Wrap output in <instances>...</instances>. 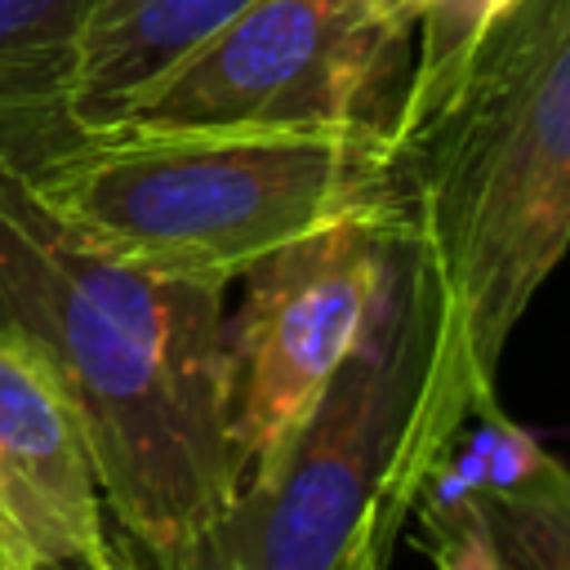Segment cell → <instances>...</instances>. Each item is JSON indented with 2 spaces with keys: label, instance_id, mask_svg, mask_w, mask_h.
<instances>
[{
  "label": "cell",
  "instance_id": "cell-1",
  "mask_svg": "<svg viewBox=\"0 0 570 570\" xmlns=\"http://www.w3.org/2000/svg\"><path fill=\"white\" fill-rule=\"evenodd\" d=\"M387 142L432 316L383 494L392 552L423 476L494 401L503 347L570 249V0H512L432 116Z\"/></svg>",
  "mask_w": 570,
  "mask_h": 570
},
{
  "label": "cell",
  "instance_id": "cell-2",
  "mask_svg": "<svg viewBox=\"0 0 570 570\" xmlns=\"http://www.w3.org/2000/svg\"><path fill=\"white\" fill-rule=\"evenodd\" d=\"M218 285L156 276L80 240L0 160V330L62 383L107 499L151 570H183L240 485Z\"/></svg>",
  "mask_w": 570,
  "mask_h": 570
},
{
  "label": "cell",
  "instance_id": "cell-3",
  "mask_svg": "<svg viewBox=\"0 0 570 570\" xmlns=\"http://www.w3.org/2000/svg\"><path fill=\"white\" fill-rule=\"evenodd\" d=\"M27 178L94 249L218 289L338 218L401 209L392 142L361 129H94Z\"/></svg>",
  "mask_w": 570,
  "mask_h": 570
},
{
  "label": "cell",
  "instance_id": "cell-4",
  "mask_svg": "<svg viewBox=\"0 0 570 570\" xmlns=\"http://www.w3.org/2000/svg\"><path fill=\"white\" fill-rule=\"evenodd\" d=\"M428 352L432 316L405 227L361 343L312 414L240 476L183 570H387L383 494Z\"/></svg>",
  "mask_w": 570,
  "mask_h": 570
},
{
  "label": "cell",
  "instance_id": "cell-5",
  "mask_svg": "<svg viewBox=\"0 0 570 570\" xmlns=\"http://www.w3.org/2000/svg\"><path fill=\"white\" fill-rule=\"evenodd\" d=\"M410 31L365 0H258L151 85L111 129L392 134Z\"/></svg>",
  "mask_w": 570,
  "mask_h": 570
},
{
  "label": "cell",
  "instance_id": "cell-6",
  "mask_svg": "<svg viewBox=\"0 0 570 570\" xmlns=\"http://www.w3.org/2000/svg\"><path fill=\"white\" fill-rule=\"evenodd\" d=\"M401 232V209L352 214L240 276L245 303L223 321L227 432L240 476L312 414L361 343Z\"/></svg>",
  "mask_w": 570,
  "mask_h": 570
},
{
  "label": "cell",
  "instance_id": "cell-7",
  "mask_svg": "<svg viewBox=\"0 0 570 570\" xmlns=\"http://www.w3.org/2000/svg\"><path fill=\"white\" fill-rule=\"evenodd\" d=\"M0 539L27 570H116L85 428L49 361L0 330Z\"/></svg>",
  "mask_w": 570,
  "mask_h": 570
},
{
  "label": "cell",
  "instance_id": "cell-8",
  "mask_svg": "<svg viewBox=\"0 0 570 570\" xmlns=\"http://www.w3.org/2000/svg\"><path fill=\"white\" fill-rule=\"evenodd\" d=\"M249 4L258 0H94L71 80L76 125L85 134L111 129L125 107H134Z\"/></svg>",
  "mask_w": 570,
  "mask_h": 570
},
{
  "label": "cell",
  "instance_id": "cell-9",
  "mask_svg": "<svg viewBox=\"0 0 570 570\" xmlns=\"http://www.w3.org/2000/svg\"><path fill=\"white\" fill-rule=\"evenodd\" d=\"M89 4L0 0V160L36 169L85 134L71 116V80Z\"/></svg>",
  "mask_w": 570,
  "mask_h": 570
},
{
  "label": "cell",
  "instance_id": "cell-10",
  "mask_svg": "<svg viewBox=\"0 0 570 570\" xmlns=\"http://www.w3.org/2000/svg\"><path fill=\"white\" fill-rule=\"evenodd\" d=\"M436 570H570V468L548 459L512 490H485L423 534Z\"/></svg>",
  "mask_w": 570,
  "mask_h": 570
},
{
  "label": "cell",
  "instance_id": "cell-11",
  "mask_svg": "<svg viewBox=\"0 0 570 570\" xmlns=\"http://www.w3.org/2000/svg\"><path fill=\"white\" fill-rule=\"evenodd\" d=\"M512 0H414V27H419V49L410 58V80L401 94V111L387 138L423 125L432 107L450 94L459 67L476 49V40L490 31V22L508 9Z\"/></svg>",
  "mask_w": 570,
  "mask_h": 570
},
{
  "label": "cell",
  "instance_id": "cell-12",
  "mask_svg": "<svg viewBox=\"0 0 570 570\" xmlns=\"http://www.w3.org/2000/svg\"><path fill=\"white\" fill-rule=\"evenodd\" d=\"M374 18H383L396 31H414V0H365Z\"/></svg>",
  "mask_w": 570,
  "mask_h": 570
},
{
  "label": "cell",
  "instance_id": "cell-13",
  "mask_svg": "<svg viewBox=\"0 0 570 570\" xmlns=\"http://www.w3.org/2000/svg\"><path fill=\"white\" fill-rule=\"evenodd\" d=\"M0 570H27V566H22V561L9 552V543H4V539H0Z\"/></svg>",
  "mask_w": 570,
  "mask_h": 570
}]
</instances>
